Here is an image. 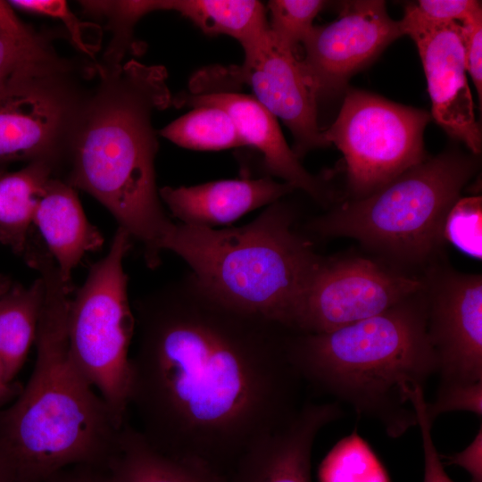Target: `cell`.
I'll return each instance as SVG.
<instances>
[{
	"mask_svg": "<svg viewBox=\"0 0 482 482\" xmlns=\"http://www.w3.org/2000/svg\"><path fill=\"white\" fill-rule=\"evenodd\" d=\"M132 307L129 408L158 451L226 476L301 406L291 331L226 303L191 271Z\"/></svg>",
	"mask_w": 482,
	"mask_h": 482,
	"instance_id": "obj_1",
	"label": "cell"
},
{
	"mask_svg": "<svg viewBox=\"0 0 482 482\" xmlns=\"http://www.w3.org/2000/svg\"><path fill=\"white\" fill-rule=\"evenodd\" d=\"M96 72V87L83 96L71 125L62 179L104 205L155 268L175 225L156 186L152 124L154 112L172 104L167 72L134 60L114 68L98 64Z\"/></svg>",
	"mask_w": 482,
	"mask_h": 482,
	"instance_id": "obj_2",
	"label": "cell"
},
{
	"mask_svg": "<svg viewBox=\"0 0 482 482\" xmlns=\"http://www.w3.org/2000/svg\"><path fill=\"white\" fill-rule=\"evenodd\" d=\"M28 262L45 283L31 376L0 408V456L12 482H46L74 465L107 467L122 427L71 358L67 330L71 284L44 248Z\"/></svg>",
	"mask_w": 482,
	"mask_h": 482,
	"instance_id": "obj_3",
	"label": "cell"
},
{
	"mask_svg": "<svg viewBox=\"0 0 482 482\" xmlns=\"http://www.w3.org/2000/svg\"><path fill=\"white\" fill-rule=\"evenodd\" d=\"M425 289L374 317L318 334L291 332L302 380L378 421L396 438L417 426L411 395L436 373Z\"/></svg>",
	"mask_w": 482,
	"mask_h": 482,
	"instance_id": "obj_4",
	"label": "cell"
},
{
	"mask_svg": "<svg viewBox=\"0 0 482 482\" xmlns=\"http://www.w3.org/2000/svg\"><path fill=\"white\" fill-rule=\"evenodd\" d=\"M282 199L241 227L216 229L175 223L163 244L214 295L290 330L323 256L296 226Z\"/></svg>",
	"mask_w": 482,
	"mask_h": 482,
	"instance_id": "obj_5",
	"label": "cell"
},
{
	"mask_svg": "<svg viewBox=\"0 0 482 482\" xmlns=\"http://www.w3.org/2000/svg\"><path fill=\"white\" fill-rule=\"evenodd\" d=\"M478 156L445 150L370 195L311 219L303 229L353 238L399 266L428 264L445 240L448 212L478 169Z\"/></svg>",
	"mask_w": 482,
	"mask_h": 482,
	"instance_id": "obj_6",
	"label": "cell"
},
{
	"mask_svg": "<svg viewBox=\"0 0 482 482\" xmlns=\"http://www.w3.org/2000/svg\"><path fill=\"white\" fill-rule=\"evenodd\" d=\"M132 238L118 227L107 253L94 263L71 299L68 341L72 360L120 427L129 409L130 345L136 320L123 261Z\"/></svg>",
	"mask_w": 482,
	"mask_h": 482,
	"instance_id": "obj_7",
	"label": "cell"
},
{
	"mask_svg": "<svg viewBox=\"0 0 482 482\" xmlns=\"http://www.w3.org/2000/svg\"><path fill=\"white\" fill-rule=\"evenodd\" d=\"M431 115L370 92L348 90L323 135L343 154L352 199L365 197L427 159L423 134Z\"/></svg>",
	"mask_w": 482,
	"mask_h": 482,
	"instance_id": "obj_8",
	"label": "cell"
},
{
	"mask_svg": "<svg viewBox=\"0 0 482 482\" xmlns=\"http://www.w3.org/2000/svg\"><path fill=\"white\" fill-rule=\"evenodd\" d=\"M71 75L61 60L17 74L0 88V162L49 161L60 174L83 98Z\"/></svg>",
	"mask_w": 482,
	"mask_h": 482,
	"instance_id": "obj_9",
	"label": "cell"
},
{
	"mask_svg": "<svg viewBox=\"0 0 482 482\" xmlns=\"http://www.w3.org/2000/svg\"><path fill=\"white\" fill-rule=\"evenodd\" d=\"M425 289L420 278L371 259L323 257L290 330L329 332L378 315Z\"/></svg>",
	"mask_w": 482,
	"mask_h": 482,
	"instance_id": "obj_10",
	"label": "cell"
},
{
	"mask_svg": "<svg viewBox=\"0 0 482 482\" xmlns=\"http://www.w3.org/2000/svg\"><path fill=\"white\" fill-rule=\"evenodd\" d=\"M437 390L482 383V277L431 266L423 277Z\"/></svg>",
	"mask_w": 482,
	"mask_h": 482,
	"instance_id": "obj_11",
	"label": "cell"
},
{
	"mask_svg": "<svg viewBox=\"0 0 482 482\" xmlns=\"http://www.w3.org/2000/svg\"><path fill=\"white\" fill-rule=\"evenodd\" d=\"M403 36L381 0L344 2L338 18L313 26L302 45L303 70L321 100L340 93L357 71L370 64L396 38Z\"/></svg>",
	"mask_w": 482,
	"mask_h": 482,
	"instance_id": "obj_12",
	"label": "cell"
},
{
	"mask_svg": "<svg viewBox=\"0 0 482 482\" xmlns=\"http://www.w3.org/2000/svg\"><path fill=\"white\" fill-rule=\"evenodd\" d=\"M223 67L200 71L189 83V91L172 98L176 106H215L233 120L245 146L262 155L265 170L312 197L322 206L333 200V191L320 176L310 173L287 145L276 118L253 96L240 93Z\"/></svg>",
	"mask_w": 482,
	"mask_h": 482,
	"instance_id": "obj_13",
	"label": "cell"
},
{
	"mask_svg": "<svg viewBox=\"0 0 482 482\" xmlns=\"http://www.w3.org/2000/svg\"><path fill=\"white\" fill-rule=\"evenodd\" d=\"M242 48L244 62L224 67L225 71L236 83L249 86L253 96L288 128L295 154L300 159L328 146L319 124L315 95L295 53L281 45L270 28Z\"/></svg>",
	"mask_w": 482,
	"mask_h": 482,
	"instance_id": "obj_14",
	"label": "cell"
},
{
	"mask_svg": "<svg viewBox=\"0 0 482 482\" xmlns=\"http://www.w3.org/2000/svg\"><path fill=\"white\" fill-rule=\"evenodd\" d=\"M403 35L415 43L431 100V117L471 154L481 153V131L467 79L458 22H436L421 16L412 4L400 20Z\"/></svg>",
	"mask_w": 482,
	"mask_h": 482,
	"instance_id": "obj_15",
	"label": "cell"
},
{
	"mask_svg": "<svg viewBox=\"0 0 482 482\" xmlns=\"http://www.w3.org/2000/svg\"><path fill=\"white\" fill-rule=\"evenodd\" d=\"M341 416L338 402L303 403L287 422L241 455L226 482H312L315 439Z\"/></svg>",
	"mask_w": 482,
	"mask_h": 482,
	"instance_id": "obj_16",
	"label": "cell"
},
{
	"mask_svg": "<svg viewBox=\"0 0 482 482\" xmlns=\"http://www.w3.org/2000/svg\"><path fill=\"white\" fill-rule=\"evenodd\" d=\"M294 186L266 176L222 179L190 187H164L161 200L180 223L214 229L268 206L293 191Z\"/></svg>",
	"mask_w": 482,
	"mask_h": 482,
	"instance_id": "obj_17",
	"label": "cell"
},
{
	"mask_svg": "<svg viewBox=\"0 0 482 482\" xmlns=\"http://www.w3.org/2000/svg\"><path fill=\"white\" fill-rule=\"evenodd\" d=\"M33 224L68 284L84 255L99 249L104 242L100 231L87 220L76 188L57 177L49 180L40 196Z\"/></svg>",
	"mask_w": 482,
	"mask_h": 482,
	"instance_id": "obj_18",
	"label": "cell"
},
{
	"mask_svg": "<svg viewBox=\"0 0 482 482\" xmlns=\"http://www.w3.org/2000/svg\"><path fill=\"white\" fill-rule=\"evenodd\" d=\"M107 468L115 482H226L224 475L201 461L158 451L128 421Z\"/></svg>",
	"mask_w": 482,
	"mask_h": 482,
	"instance_id": "obj_19",
	"label": "cell"
},
{
	"mask_svg": "<svg viewBox=\"0 0 482 482\" xmlns=\"http://www.w3.org/2000/svg\"><path fill=\"white\" fill-rule=\"evenodd\" d=\"M57 175L56 166L45 160L0 175V241L13 252L25 253L37 202L49 180Z\"/></svg>",
	"mask_w": 482,
	"mask_h": 482,
	"instance_id": "obj_20",
	"label": "cell"
},
{
	"mask_svg": "<svg viewBox=\"0 0 482 482\" xmlns=\"http://www.w3.org/2000/svg\"><path fill=\"white\" fill-rule=\"evenodd\" d=\"M45 283L39 276L29 287L13 286L0 295V362L13 382L36 341Z\"/></svg>",
	"mask_w": 482,
	"mask_h": 482,
	"instance_id": "obj_21",
	"label": "cell"
},
{
	"mask_svg": "<svg viewBox=\"0 0 482 482\" xmlns=\"http://www.w3.org/2000/svg\"><path fill=\"white\" fill-rule=\"evenodd\" d=\"M166 11L179 12L206 35L231 37L242 47L269 28L265 6L254 0H166Z\"/></svg>",
	"mask_w": 482,
	"mask_h": 482,
	"instance_id": "obj_22",
	"label": "cell"
},
{
	"mask_svg": "<svg viewBox=\"0 0 482 482\" xmlns=\"http://www.w3.org/2000/svg\"><path fill=\"white\" fill-rule=\"evenodd\" d=\"M160 135L193 150H223L245 146L229 115L215 106H197L176 119Z\"/></svg>",
	"mask_w": 482,
	"mask_h": 482,
	"instance_id": "obj_23",
	"label": "cell"
},
{
	"mask_svg": "<svg viewBox=\"0 0 482 482\" xmlns=\"http://www.w3.org/2000/svg\"><path fill=\"white\" fill-rule=\"evenodd\" d=\"M11 7L0 2V88L15 75L58 55L46 38L18 19Z\"/></svg>",
	"mask_w": 482,
	"mask_h": 482,
	"instance_id": "obj_24",
	"label": "cell"
},
{
	"mask_svg": "<svg viewBox=\"0 0 482 482\" xmlns=\"http://www.w3.org/2000/svg\"><path fill=\"white\" fill-rule=\"evenodd\" d=\"M320 482H391L369 444L354 429L338 441L319 468Z\"/></svg>",
	"mask_w": 482,
	"mask_h": 482,
	"instance_id": "obj_25",
	"label": "cell"
},
{
	"mask_svg": "<svg viewBox=\"0 0 482 482\" xmlns=\"http://www.w3.org/2000/svg\"><path fill=\"white\" fill-rule=\"evenodd\" d=\"M87 13L104 16L112 31V38L100 65L113 68L121 63L127 51L133 46V31L145 14L164 11V0L144 1H82Z\"/></svg>",
	"mask_w": 482,
	"mask_h": 482,
	"instance_id": "obj_26",
	"label": "cell"
},
{
	"mask_svg": "<svg viewBox=\"0 0 482 482\" xmlns=\"http://www.w3.org/2000/svg\"><path fill=\"white\" fill-rule=\"evenodd\" d=\"M327 2L320 0H271L267 4L269 28L284 46L296 52L312 29L313 21Z\"/></svg>",
	"mask_w": 482,
	"mask_h": 482,
	"instance_id": "obj_27",
	"label": "cell"
},
{
	"mask_svg": "<svg viewBox=\"0 0 482 482\" xmlns=\"http://www.w3.org/2000/svg\"><path fill=\"white\" fill-rule=\"evenodd\" d=\"M482 198L460 197L448 212L444 239L463 253L481 260L482 257Z\"/></svg>",
	"mask_w": 482,
	"mask_h": 482,
	"instance_id": "obj_28",
	"label": "cell"
},
{
	"mask_svg": "<svg viewBox=\"0 0 482 482\" xmlns=\"http://www.w3.org/2000/svg\"><path fill=\"white\" fill-rule=\"evenodd\" d=\"M11 6L61 20L66 26L70 37L81 52L93 55L96 45L88 40L87 26L84 25L62 0H12Z\"/></svg>",
	"mask_w": 482,
	"mask_h": 482,
	"instance_id": "obj_29",
	"label": "cell"
},
{
	"mask_svg": "<svg viewBox=\"0 0 482 482\" xmlns=\"http://www.w3.org/2000/svg\"><path fill=\"white\" fill-rule=\"evenodd\" d=\"M424 389H417L411 395V403L417 415V426L420 427L424 454L423 482H453L444 469L440 454L433 442L431 429L433 423L426 413Z\"/></svg>",
	"mask_w": 482,
	"mask_h": 482,
	"instance_id": "obj_30",
	"label": "cell"
},
{
	"mask_svg": "<svg viewBox=\"0 0 482 482\" xmlns=\"http://www.w3.org/2000/svg\"><path fill=\"white\" fill-rule=\"evenodd\" d=\"M453 411H466L481 417L482 383L437 390L435 400L426 403V413L432 423L439 415Z\"/></svg>",
	"mask_w": 482,
	"mask_h": 482,
	"instance_id": "obj_31",
	"label": "cell"
},
{
	"mask_svg": "<svg viewBox=\"0 0 482 482\" xmlns=\"http://www.w3.org/2000/svg\"><path fill=\"white\" fill-rule=\"evenodd\" d=\"M460 24L467 72L472 79L479 102L482 98V11Z\"/></svg>",
	"mask_w": 482,
	"mask_h": 482,
	"instance_id": "obj_32",
	"label": "cell"
},
{
	"mask_svg": "<svg viewBox=\"0 0 482 482\" xmlns=\"http://www.w3.org/2000/svg\"><path fill=\"white\" fill-rule=\"evenodd\" d=\"M411 4L421 16L436 22L461 23L482 11L481 2L475 0H420Z\"/></svg>",
	"mask_w": 482,
	"mask_h": 482,
	"instance_id": "obj_33",
	"label": "cell"
},
{
	"mask_svg": "<svg viewBox=\"0 0 482 482\" xmlns=\"http://www.w3.org/2000/svg\"><path fill=\"white\" fill-rule=\"evenodd\" d=\"M443 464L457 465L463 468L471 477V482H482V428L472 442L461 452L443 456ZM442 461V460H441Z\"/></svg>",
	"mask_w": 482,
	"mask_h": 482,
	"instance_id": "obj_34",
	"label": "cell"
},
{
	"mask_svg": "<svg viewBox=\"0 0 482 482\" xmlns=\"http://www.w3.org/2000/svg\"><path fill=\"white\" fill-rule=\"evenodd\" d=\"M55 473L46 482H115L107 467L80 464Z\"/></svg>",
	"mask_w": 482,
	"mask_h": 482,
	"instance_id": "obj_35",
	"label": "cell"
},
{
	"mask_svg": "<svg viewBox=\"0 0 482 482\" xmlns=\"http://www.w3.org/2000/svg\"><path fill=\"white\" fill-rule=\"evenodd\" d=\"M22 387L16 382H9L4 375L0 362V408L4 407L8 403L14 400L21 393Z\"/></svg>",
	"mask_w": 482,
	"mask_h": 482,
	"instance_id": "obj_36",
	"label": "cell"
},
{
	"mask_svg": "<svg viewBox=\"0 0 482 482\" xmlns=\"http://www.w3.org/2000/svg\"><path fill=\"white\" fill-rule=\"evenodd\" d=\"M0 482H12L8 469L0 456Z\"/></svg>",
	"mask_w": 482,
	"mask_h": 482,
	"instance_id": "obj_37",
	"label": "cell"
},
{
	"mask_svg": "<svg viewBox=\"0 0 482 482\" xmlns=\"http://www.w3.org/2000/svg\"><path fill=\"white\" fill-rule=\"evenodd\" d=\"M12 285V284L7 278L0 275V295L7 291Z\"/></svg>",
	"mask_w": 482,
	"mask_h": 482,
	"instance_id": "obj_38",
	"label": "cell"
}]
</instances>
